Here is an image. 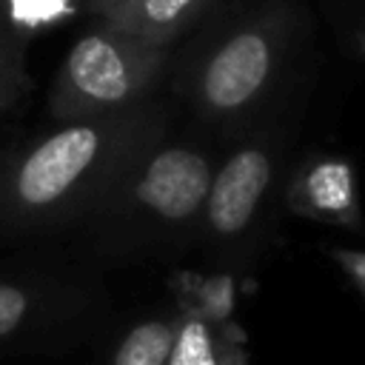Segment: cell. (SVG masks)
Wrapping results in <instances>:
<instances>
[{
	"label": "cell",
	"mask_w": 365,
	"mask_h": 365,
	"mask_svg": "<svg viewBox=\"0 0 365 365\" xmlns=\"http://www.w3.org/2000/svg\"><path fill=\"white\" fill-rule=\"evenodd\" d=\"M163 111L148 100L66 120L0 168V220L11 228H51L94 214L128 168L163 137Z\"/></svg>",
	"instance_id": "obj_1"
},
{
	"label": "cell",
	"mask_w": 365,
	"mask_h": 365,
	"mask_svg": "<svg viewBox=\"0 0 365 365\" xmlns=\"http://www.w3.org/2000/svg\"><path fill=\"white\" fill-rule=\"evenodd\" d=\"M214 160L185 143H163V137L128 168L117 188L103 200L94 217L128 228L137 240H165L197 228Z\"/></svg>",
	"instance_id": "obj_2"
},
{
	"label": "cell",
	"mask_w": 365,
	"mask_h": 365,
	"mask_svg": "<svg viewBox=\"0 0 365 365\" xmlns=\"http://www.w3.org/2000/svg\"><path fill=\"white\" fill-rule=\"evenodd\" d=\"M165 68V46L103 26L66 54L48 91L57 123L103 117L143 103Z\"/></svg>",
	"instance_id": "obj_3"
},
{
	"label": "cell",
	"mask_w": 365,
	"mask_h": 365,
	"mask_svg": "<svg viewBox=\"0 0 365 365\" xmlns=\"http://www.w3.org/2000/svg\"><path fill=\"white\" fill-rule=\"evenodd\" d=\"M291 17L279 6L234 23L194 66L188 97L205 120L245 117L274 86L288 46Z\"/></svg>",
	"instance_id": "obj_4"
},
{
	"label": "cell",
	"mask_w": 365,
	"mask_h": 365,
	"mask_svg": "<svg viewBox=\"0 0 365 365\" xmlns=\"http://www.w3.org/2000/svg\"><path fill=\"white\" fill-rule=\"evenodd\" d=\"M274 182V157L265 145L248 143L231 151L211 174L197 220L202 240L228 248L248 240Z\"/></svg>",
	"instance_id": "obj_5"
},
{
	"label": "cell",
	"mask_w": 365,
	"mask_h": 365,
	"mask_svg": "<svg viewBox=\"0 0 365 365\" xmlns=\"http://www.w3.org/2000/svg\"><path fill=\"white\" fill-rule=\"evenodd\" d=\"M285 205L317 222L362 228L356 174L345 157L319 154L305 160L285 185Z\"/></svg>",
	"instance_id": "obj_6"
},
{
	"label": "cell",
	"mask_w": 365,
	"mask_h": 365,
	"mask_svg": "<svg viewBox=\"0 0 365 365\" xmlns=\"http://www.w3.org/2000/svg\"><path fill=\"white\" fill-rule=\"evenodd\" d=\"M217 0H125L117 11H111L106 26L168 46L177 34L191 29Z\"/></svg>",
	"instance_id": "obj_7"
},
{
	"label": "cell",
	"mask_w": 365,
	"mask_h": 365,
	"mask_svg": "<svg viewBox=\"0 0 365 365\" xmlns=\"http://www.w3.org/2000/svg\"><path fill=\"white\" fill-rule=\"evenodd\" d=\"M177 314V334L165 365H245L228 322H214L185 305H180Z\"/></svg>",
	"instance_id": "obj_8"
},
{
	"label": "cell",
	"mask_w": 365,
	"mask_h": 365,
	"mask_svg": "<svg viewBox=\"0 0 365 365\" xmlns=\"http://www.w3.org/2000/svg\"><path fill=\"white\" fill-rule=\"evenodd\" d=\"M180 314H157L134 322L114 345L108 365H165Z\"/></svg>",
	"instance_id": "obj_9"
},
{
	"label": "cell",
	"mask_w": 365,
	"mask_h": 365,
	"mask_svg": "<svg viewBox=\"0 0 365 365\" xmlns=\"http://www.w3.org/2000/svg\"><path fill=\"white\" fill-rule=\"evenodd\" d=\"M46 311V297L37 285L0 279V342H11L34 328Z\"/></svg>",
	"instance_id": "obj_10"
},
{
	"label": "cell",
	"mask_w": 365,
	"mask_h": 365,
	"mask_svg": "<svg viewBox=\"0 0 365 365\" xmlns=\"http://www.w3.org/2000/svg\"><path fill=\"white\" fill-rule=\"evenodd\" d=\"M26 86L29 77L23 66V40L14 26V17L0 0V114L23 97Z\"/></svg>",
	"instance_id": "obj_11"
},
{
	"label": "cell",
	"mask_w": 365,
	"mask_h": 365,
	"mask_svg": "<svg viewBox=\"0 0 365 365\" xmlns=\"http://www.w3.org/2000/svg\"><path fill=\"white\" fill-rule=\"evenodd\" d=\"M331 257L348 274V279L356 285V291L365 297V251H356V248H331Z\"/></svg>",
	"instance_id": "obj_12"
},
{
	"label": "cell",
	"mask_w": 365,
	"mask_h": 365,
	"mask_svg": "<svg viewBox=\"0 0 365 365\" xmlns=\"http://www.w3.org/2000/svg\"><path fill=\"white\" fill-rule=\"evenodd\" d=\"M83 3H86V6H88L94 14L108 17V14H111V11H117V9H120L125 0H83Z\"/></svg>",
	"instance_id": "obj_13"
}]
</instances>
